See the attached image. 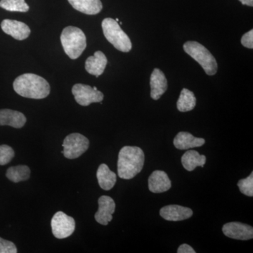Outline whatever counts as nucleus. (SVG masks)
Listing matches in <instances>:
<instances>
[{
  "label": "nucleus",
  "mask_w": 253,
  "mask_h": 253,
  "mask_svg": "<svg viewBox=\"0 0 253 253\" xmlns=\"http://www.w3.org/2000/svg\"><path fill=\"white\" fill-rule=\"evenodd\" d=\"M178 253H196V251L192 247L187 244H182L179 246L177 250Z\"/></svg>",
  "instance_id": "nucleus-28"
},
{
  "label": "nucleus",
  "mask_w": 253,
  "mask_h": 253,
  "mask_svg": "<svg viewBox=\"0 0 253 253\" xmlns=\"http://www.w3.org/2000/svg\"><path fill=\"white\" fill-rule=\"evenodd\" d=\"M96 177L100 187L105 191L113 189L117 181L116 173L112 172L106 164L100 165L96 172Z\"/></svg>",
  "instance_id": "nucleus-19"
},
{
  "label": "nucleus",
  "mask_w": 253,
  "mask_h": 253,
  "mask_svg": "<svg viewBox=\"0 0 253 253\" xmlns=\"http://www.w3.org/2000/svg\"><path fill=\"white\" fill-rule=\"evenodd\" d=\"M51 230L56 239H63L69 237L76 229V221L66 213L57 212L51 221Z\"/></svg>",
  "instance_id": "nucleus-7"
},
{
  "label": "nucleus",
  "mask_w": 253,
  "mask_h": 253,
  "mask_svg": "<svg viewBox=\"0 0 253 253\" xmlns=\"http://www.w3.org/2000/svg\"><path fill=\"white\" fill-rule=\"evenodd\" d=\"M173 143L176 149L186 150L201 147L206 143V140L203 138L195 137L189 132L181 131L175 136Z\"/></svg>",
  "instance_id": "nucleus-17"
},
{
  "label": "nucleus",
  "mask_w": 253,
  "mask_h": 253,
  "mask_svg": "<svg viewBox=\"0 0 253 253\" xmlns=\"http://www.w3.org/2000/svg\"><path fill=\"white\" fill-rule=\"evenodd\" d=\"M99 210L95 214L96 221L102 225H107L113 219V214L116 210V204L112 198L102 196L98 200Z\"/></svg>",
  "instance_id": "nucleus-10"
},
{
  "label": "nucleus",
  "mask_w": 253,
  "mask_h": 253,
  "mask_svg": "<svg viewBox=\"0 0 253 253\" xmlns=\"http://www.w3.org/2000/svg\"><path fill=\"white\" fill-rule=\"evenodd\" d=\"M93 89H94V90H97V88H96V86H94V87H93Z\"/></svg>",
  "instance_id": "nucleus-30"
},
{
  "label": "nucleus",
  "mask_w": 253,
  "mask_h": 253,
  "mask_svg": "<svg viewBox=\"0 0 253 253\" xmlns=\"http://www.w3.org/2000/svg\"><path fill=\"white\" fill-rule=\"evenodd\" d=\"M75 9L87 15L99 14L102 10L101 0H68Z\"/></svg>",
  "instance_id": "nucleus-18"
},
{
  "label": "nucleus",
  "mask_w": 253,
  "mask_h": 253,
  "mask_svg": "<svg viewBox=\"0 0 253 253\" xmlns=\"http://www.w3.org/2000/svg\"><path fill=\"white\" fill-rule=\"evenodd\" d=\"M63 154L68 159H76L89 149V141L79 133H73L65 138L62 144Z\"/></svg>",
  "instance_id": "nucleus-6"
},
{
  "label": "nucleus",
  "mask_w": 253,
  "mask_h": 253,
  "mask_svg": "<svg viewBox=\"0 0 253 253\" xmlns=\"http://www.w3.org/2000/svg\"><path fill=\"white\" fill-rule=\"evenodd\" d=\"M72 93L78 104L83 106H89L91 103L101 102L104 100V94L101 91L94 90L93 87L86 84H75Z\"/></svg>",
  "instance_id": "nucleus-8"
},
{
  "label": "nucleus",
  "mask_w": 253,
  "mask_h": 253,
  "mask_svg": "<svg viewBox=\"0 0 253 253\" xmlns=\"http://www.w3.org/2000/svg\"><path fill=\"white\" fill-rule=\"evenodd\" d=\"M116 21L118 22V21H119V19H118V18H116Z\"/></svg>",
  "instance_id": "nucleus-31"
},
{
  "label": "nucleus",
  "mask_w": 253,
  "mask_h": 253,
  "mask_svg": "<svg viewBox=\"0 0 253 253\" xmlns=\"http://www.w3.org/2000/svg\"><path fill=\"white\" fill-rule=\"evenodd\" d=\"M0 7L6 11L16 12H27L30 9L25 0H1Z\"/></svg>",
  "instance_id": "nucleus-23"
},
{
  "label": "nucleus",
  "mask_w": 253,
  "mask_h": 253,
  "mask_svg": "<svg viewBox=\"0 0 253 253\" xmlns=\"http://www.w3.org/2000/svg\"><path fill=\"white\" fill-rule=\"evenodd\" d=\"M61 42L66 54L71 59H77L86 47L84 32L75 26H68L63 30Z\"/></svg>",
  "instance_id": "nucleus-3"
},
{
  "label": "nucleus",
  "mask_w": 253,
  "mask_h": 253,
  "mask_svg": "<svg viewBox=\"0 0 253 253\" xmlns=\"http://www.w3.org/2000/svg\"><path fill=\"white\" fill-rule=\"evenodd\" d=\"M14 151L11 146L3 144L0 146V166H5L11 162L14 157Z\"/></svg>",
  "instance_id": "nucleus-25"
},
{
  "label": "nucleus",
  "mask_w": 253,
  "mask_h": 253,
  "mask_svg": "<svg viewBox=\"0 0 253 253\" xmlns=\"http://www.w3.org/2000/svg\"><path fill=\"white\" fill-rule=\"evenodd\" d=\"M240 191L246 196H253V172L246 179H243L238 182Z\"/></svg>",
  "instance_id": "nucleus-24"
},
{
  "label": "nucleus",
  "mask_w": 253,
  "mask_h": 253,
  "mask_svg": "<svg viewBox=\"0 0 253 253\" xmlns=\"http://www.w3.org/2000/svg\"><path fill=\"white\" fill-rule=\"evenodd\" d=\"M222 231L224 235L233 239L247 241L253 238V228L244 223H227L223 226Z\"/></svg>",
  "instance_id": "nucleus-9"
},
{
  "label": "nucleus",
  "mask_w": 253,
  "mask_h": 253,
  "mask_svg": "<svg viewBox=\"0 0 253 253\" xmlns=\"http://www.w3.org/2000/svg\"><path fill=\"white\" fill-rule=\"evenodd\" d=\"M6 177L14 183L28 180L31 176V169L27 166H17L9 168L6 173Z\"/></svg>",
  "instance_id": "nucleus-22"
},
{
  "label": "nucleus",
  "mask_w": 253,
  "mask_h": 253,
  "mask_svg": "<svg viewBox=\"0 0 253 253\" xmlns=\"http://www.w3.org/2000/svg\"><path fill=\"white\" fill-rule=\"evenodd\" d=\"M17 248L14 243L0 237V253H16Z\"/></svg>",
  "instance_id": "nucleus-26"
},
{
  "label": "nucleus",
  "mask_w": 253,
  "mask_h": 253,
  "mask_svg": "<svg viewBox=\"0 0 253 253\" xmlns=\"http://www.w3.org/2000/svg\"><path fill=\"white\" fill-rule=\"evenodd\" d=\"M26 118L22 113L11 109L0 110V126H8L14 128L23 127L26 123Z\"/></svg>",
  "instance_id": "nucleus-16"
},
{
  "label": "nucleus",
  "mask_w": 253,
  "mask_h": 253,
  "mask_svg": "<svg viewBox=\"0 0 253 253\" xmlns=\"http://www.w3.org/2000/svg\"><path fill=\"white\" fill-rule=\"evenodd\" d=\"M206 163L204 155H200L198 151L189 150L181 157V163L186 170L191 172L197 167L204 168Z\"/></svg>",
  "instance_id": "nucleus-20"
},
{
  "label": "nucleus",
  "mask_w": 253,
  "mask_h": 253,
  "mask_svg": "<svg viewBox=\"0 0 253 253\" xmlns=\"http://www.w3.org/2000/svg\"><path fill=\"white\" fill-rule=\"evenodd\" d=\"M160 214L166 220L178 221L189 219L193 215V211L191 208L178 205H169L161 208Z\"/></svg>",
  "instance_id": "nucleus-12"
},
{
  "label": "nucleus",
  "mask_w": 253,
  "mask_h": 253,
  "mask_svg": "<svg viewBox=\"0 0 253 253\" xmlns=\"http://www.w3.org/2000/svg\"><path fill=\"white\" fill-rule=\"evenodd\" d=\"M196 104V96L192 91L187 89H183L176 103V107L180 112L192 111Z\"/></svg>",
  "instance_id": "nucleus-21"
},
{
  "label": "nucleus",
  "mask_w": 253,
  "mask_h": 253,
  "mask_svg": "<svg viewBox=\"0 0 253 253\" xmlns=\"http://www.w3.org/2000/svg\"><path fill=\"white\" fill-rule=\"evenodd\" d=\"M101 26L105 38L116 49L123 52L130 51L132 47L130 39L116 20L111 18H105Z\"/></svg>",
  "instance_id": "nucleus-4"
},
{
  "label": "nucleus",
  "mask_w": 253,
  "mask_h": 253,
  "mask_svg": "<svg viewBox=\"0 0 253 253\" xmlns=\"http://www.w3.org/2000/svg\"><path fill=\"white\" fill-rule=\"evenodd\" d=\"M172 182L164 171L156 170L152 172L149 178V189L155 194H161L170 189Z\"/></svg>",
  "instance_id": "nucleus-13"
},
{
  "label": "nucleus",
  "mask_w": 253,
  "mask_h": 253,
  "mask_svg": "<svg viewBox=\"0 0 253 253\" xmlns=\"http://www.w3.org/2000/svg\"><path fill=\"white\" fill-rule=\"evenodd\" d=\"M108 63L106 55L101 51L94 53V56L87 58L85 62V69L89 74L99 77L104 72Z\"/></svg>",
  "instance_id": "nucleus-15"
},
{
  "label": "nucleus",
  "mask_w": 253,
  "mask_h": 253,
  "mask_svg": "<svg viewBox=\"0 0 253 253\" xmlns=\"http://www.w3.org/2000/svg\"><path fill=\"white\" fill-rule=\"evenodd\" d=\"M241 44L245 47L249 48V49H253V31H251L246 33L241 38Z\"/></svg>",
  "instance_id": "nucleus-27"
},
{
  "label": "nucleus",
  "mask_w": 253,
  "mask_h": 253,
  "mask_svg": "<svg viewBox=\"0 0 253 253\" xmlns=\"http://www.w3.org/2000/svg\"><path fill=\"white\" fill-rule=\"evenodd\" d=\"M241 3L244 5H247V6H253V0H239Z\"/></svg>",
  "instance_id": "nucleus-29"
},
{
  "label": "nucleus",
  "mask_w": 253,
  "mask_h": 253,
  "mask_svg": "<svg viewBox=\"0 0 253 253\" xmlns=\"http://www.w3.org/2000/svg\"><path fill=\"white\" fill-rule=\"evenodd\" d=\"M144 160V153L140 148L124 146L118 154V176L121 179H132L142 170Z\"/></svg>",
  "instance_id": "nucleus-1"
},
{
  "label": "nucleus",
  "mask_w": 253,
  "mask_h": 253,
  "mask_svg": "<svg viewBox=\"0 0 253 253\" xmlns=\"http://www.w3.org/2000/svg\"><path fill=\"white\" fill-rule=\"evenodd\" d=\"M184 49L201 65L208 76H214L217 71V63L213 55L204 45L195 41L186 42Z\"/></svg>",
  "instance_id": "nucleus-5"
},
{
  "label": "nucleus",
  "mask_w": 253,
  "mask_h": 253,
  "mask_svg": "<svg viewBox=\"0 0 253 253\" xmlns=\"http://www.w3.org/2000/svg\"><path fill=\"white\" fill-rule=\"evenodd\" d=\"M1 28L6 34L17 41L27 39L31 31L26 23L16 20L5 19L1 23Z\"/></svg>",
  "instance_id": "nucleus-11"
},
{
  "label": "nucleus",
  "mask_w": 253,
  "mask_h": 253,
  "mask_svg": "<svg viewBox=\"0 0 253 253\" xmlns=\"http://www.w3.org/2000/svg\"><path fill=\"white\" fill-rule=\"evenodd\" d=\"M151 96L154 100L159 99L168 89V81L161 70L155 68L150 79Z\"/></svg>",
  "instance_id": "nucleus-14"
},
{
  "label": "nucleus",
  "mask_w": 253,
  "mask_h": 253,
  "mask_svg": "<svg viewBox=\"0 0 253 253\" xmlns=\"http://www.w3.org/2000/svg\"><path fill=\"white\" fill-rule=\"evenodd\" d=\"M13 86L18 94L29 99H44L50 93L49 83L44 78L33 73H25L18 76Z\"/></svg>",
  "instance_id": "nucleus-2"
}]
</instances>
